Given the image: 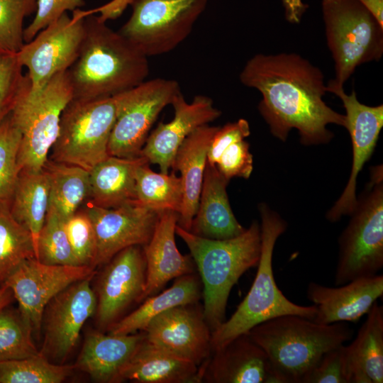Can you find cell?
Listing matches in <instances>:
<instances>
[{"mask_svg": "<svg viewBox=\"0 0 383 383\" xmlns=\"http://www.w3.org/2000/svg\"><path fill=\"white\" fill-rule=\"evenodd\" d=\"M250 134L249 123L244 118L218 127L210 143L207 162L214 165L227 146L235 141L245 140Z\"/></svg>", "mask_w": 383, "mask_h": 383, "instance_id": "cell-44", "label": "cell"}, {"mask_svg": "<svg viewBox=\"0 0 383 383\" xmlns=\"http://www.w3.org/2000/svg\"><path fill=\"white\" fill-rule=\"evenodd\" d=\"M202 375L200 366L151 345L144 338L116 382L193 383L202 382Z\"/></svg>", "mask_w": 383, "mask_h": 383, "instance_id": "cell-25", "label": "cell"}, {"mask_svg": "<svg viewBox=\"0 0 383 383\" xmlns=\"http://www.w3.org/2000/svg\"><path fill=\"white\" fill-rule=\"evenodd\" d=\"M208 0H132V13L118 30L146 57L175 49L191 33Z\"/></svg>", "mask_w": 383, "mask_h": 383, "instance_id": "cell-10", "label": "cell"}, {"mask_svg": "<svg viewBox=\"0 0 383 383\" xmlns=\"http://www.w3.org/2000/svg\"><path fill=\"white\" fill-rule=\"evenodd\" d=\"M174 117L168 123H160L149 133L141 156L149 163L157 165L160 172L169 173L176 152L186 138L196 129L220 117L221 111L209 96L197 95L187 102L179 92L172 99Z\"/></svg>", "mask_w": 383, "mask_h": 383, "instance_id": "cell-19", "label": "cell"}, {"mask_svg": "<svg viewBox=\"0 0 383 383\" xmlns=\"http://www.w3.org/2000/svg\"><path fill=\"white\" fill-rule=\"evenodd\" d=\"M35 258L46 265L80 266L65 228V221L48 210L35 245Z\"/></svg>", "mask_w": 383, "mask_h": 383, "instance_id": "cell-36", "label": "cell"}, {"mask_svg": "<svg viewBox=\"0 0 383 383\" xmlns=\"http://www.w3.org/2000/svg\"><path fill=\"white\" fill-rule=\"evenodd\" d=\"M136 201L157 212L173 211L179 213L183 200L180 177L174 172L165 174L152 171L146 162L135 171Z\"/></svg>", "mask_w": 383, "mask_h": 383, "instance_id": "cell-32", "label": "cell"}, {"mask_svg": "<svg viewBox=\"0 0 383 383\" xmlns=\"http://www.w3.org/2000/svg\"><path fill=\"white\" fill-rule=\"evenodd\" d=\"M201 366L202 382L279 383L266 353L248 333L213 350Z\"/></svg>", "mask_w": 383, "mask_h": 383, "instance_id": "cell-21", "label": "cell"}, {"mask_svg": "<svg viewBox=\"0 0 383 383\" xmlns=\"http://www.w3.org/2000/svg\"><path fill=\"white\" fill-rule=\"evenodd\" d=\"M74 369L38 355L0 362V383H60Z\"/></svg>", "mask_w": 383, "mask_h": 383, "instance_id": "cell-34", "label": "cell"}, {"mask_svg": "<svg viewBox=\"0 0 383 383\" xmlns=\"http://www.w3.org/2000/svg\"><path fill=\"white\" fill-rule=\"evenodd\" d=\"M178 213H160L151 239L143 246L146 262V284L143 301L157 293L169 281L195 272L196 265L191 255H184L175 243Z\"/></svg>", "mask_w": 383, "mask_h": 383, "instance_id": "cell-22", "label": "cell"}, {"mask_svg": "<svg viewBox=\"0 0 383 383\" xmlns=\"http://www.w3.org/2000/svg\"><path fill=\"white\" fill-rule=\"evenodd\" d=\"M353 341L345 345L352 383L383 382V307L376 301Z\"/></svg>", "mask_w": 383, "mask_h": 383, "instance_id": "cell-28", "label": "cell"}, {"mask_svg": "<svg viewBox=\"0 0 383 383\" xmlns=\"http://www.w3.org/2000/svg\"><path fill=\"white\" fill-rule=\"evenodd\" d=\"M67 72L73 99H94L144 82L149 65L148 57L90 10L79 56Z\"/></svg>", "mask_w": 383, "mask_h": 383, "instance_id": "cell-2", "label": "cell"}, {"mask_svg": "<svg viewBox=\"0 0 383 383\" xmlns=\"http://www.w3.org/2000/svg\"><path fill=\"white\" fill-rule=\"evenodd\" d=\"M36 6L37 0H0V52L17 54L21 50L23 20Z\"/></svg>", "mask_w": 383, "mask_h": 383, "instance_id": "cell-38", "label": "cell"}, {"mask_svg": "<svg viewBox=\"0 0 383 383\" xmlns=\"http://www.w3.org/2000/svg\"><path fill=\"white\" fill-rule=\"evenodd\" d=\"M91 278L75 282L56 294L43 311L40 355L50 362L64 364L74 348L86 321L96 310Z\"/></svg>", "mask_w": 383, "mask_h": 383, "instance_id": "cell-13", "label": "cell"}, {"mask_svg": "<svg viewBox=\"0 0 383 383\" xmlns=\"http://www.w3.org/2000/svg\"><path fill=\"white\" fill-rule=\"evenodd\" d=\"M326 42L334 81L343 86L360 65L383 55V26L357 0H322Z\"/></svg>", "mask_w": 383, "mask_h": 383, "instance_id": "cell-8", "label": "cell"}, {"mask_svg": "<svg viewBox=\"0 0 383 383\" xmlns=\"http://www.w3.org/2000/svg\"><path fill=\"white\" fill-rule=\"evenodd\" d=\"M239 78L260 92L259 111L271 133L282 141L295 128L303 145L327 143L333 137L328 125L345 126V115L323 99L327 92L323 72L298 54H257L247 62Z\"/></svg>", "mask_w": 383, "mask_h": 383, "instance_id": "cell-1", "label": "cell"}, {"mask_svg": "<svg viewBox=\"0 0 383 383\" xmlns=\"http://www.w3.org/2000/svg\"><path fill=\"white\" fill-rule=\"evenodd\" d=\"M146 162L143 156L126 158L109 155L89 171L88 201L106 209L136 201L135 171Z\"/></svg>", "mask_w": 383, "mask_h": 383, "instance_id": "cell-27", "label": "cell"}, {"mask_svg": "<svg viewBox=\"0 0 383 383\" xmlns=\"http://www.w3.org/2000/svg\"><path fill=\"white\" fill-rule=\"evenodd\" d=\"M144 332L128 335L91 331L85 336L75 363L96 382H116L117 376L144 340Z\"/></svg>", "mask_w": 383, "mask_h": 383, "instance_id": "cell-24", "label": "cell"}, {"mask_svg": "<svg viewBox=\"0 0 383 383\" xmlns=\"http://www.w3.org/2000/svg\"><path fill=\"white\" fill-rule=\"evenodd\" d=\"M286 9L287 19L292 21L299 20L307 7L301 0H283Z\"/></svg>", "mask_w": 383, "mask_h": 383, "instance_id": "cell-46", "label": "cell"}, {"mask_svg": "<svg viewBox=\"0 0 383 383\" xmlns=\"http://www.w3.org/2000/svg\"><path fill=\"white\" fill-rule=\"evenodd\" d=\"M16 54L0 52V123L11 111L26 74Z\"/></svg>", "mask_w": 383, "mask_h": 383, "instance_id": "cell-41", "label": "cell"}, {"mask_svg": "<svg viewBox=\"0 0 383 383\" xmlns=\"http://www.w3.org/2000/svg\"><path fill=\"white\" fill-rule=\"evenodd\" d=\"M382 295L383 275L378 274L335 287L311 282L306 289V296L316 309L313 321L321 324L356 322Z\"/></svg>", "mask_w": 383, "mask_h": 383, "instance_id": "cell-20", "label": "cell"}, {"mask_svg": "<svg viewBox=\"0 0 383 383\" xmlns=\"http://www.w3.org/2000/svg\"><path fill=\"white\" fill-rule=\"evenodd\" d=\"M115 120L113 96L72 98L62 113L50 160L90 171L109 156L108 146Z\"/></svg>", "mask_w": 383, "mask_h": 383, "instance_id": "cell-9", "label": "cell"}, {"mask_svg": "<svg viewBox=\"0 0 383 383\" xmlns=\"http://www.w3.org/2000/svg\"><path fill=\"white\" fill-rule=\"evenodd\" d=\"M94 274L95 269L89 266L46 265L33 257L25 260L4 286L11 289L23 318L39 338L48 303L71 284Z\"/></svg>", "mask_w": 383, "mask_h": 383, "instance_id": "cell-14", "label": "cell"}, {"mask_svg": "<svg viewBox=\"0 0 383 383\" xmlns=\"http://www.w3.org/2000/svg\"><path fill=\"white\" fill-rule=\"evenodd\" d=\"M366 7L383 26V0H357Z\"/></svg>", "mask_w": 383, "mask_h": 383, "instance_id": "cell-47", "label": "cell"}, {"mask_svg": "<svg viewBox=\"0 0 383 383\" xmlns=\"http://www.w3.org/2000/svg\"><path fill=\"white\" fill-rule=\"evenodd\" d=\"M202 296V284L195 272L175 279L167 289L147 297L133 312L110 326L111 335H128L143 331L149 322L162 312L179 305L199 302Z\"/></svg>", "mask_w": 383, "mask_h": 383, "instance_id": "cell-29", "label": "cell"}, {"mask_svg": "<svg viewBox=\"0 0 383 383\" xmlns=\"http://www.w3.org/2000/svg\"><path fill=\"white\" fill-rule=\"evenodd\" d=\"M261 251L252 284L233 314L211 333L212 352L254 326L277 316L294 314L313 320V305L301 306L288 299L278 288L273 272L275 243L287 229L286 222L265 204L259 205Z\"/></svg>", "mask_w": 383, "mask_h": 383, "instance_id": "cell-5", "label": "cell"}, {"mask_svg": "<svg viewBox=\"0 0 383 383\" xmlns=\"http://www.w3.org/2000/svg\"><path fill=\"white\" fill-rule=\"evenodd\" d=\"M214 165L228 181L233 177L248 179L253 170L249 143L245 140L231 143L223 150Z\"/></svg>", "mask_w": 383, "mask_h": 383, "instance_id": "cell-42", "label": "cell"}, {"mask_svg": "<svg viewBox=\"0 0 383 383\" xmlns=\"http://www.w3.org/2000/svg\"><path fill=\"white\" fill-rule=\"evenodd\" d=\"M143 331L145 340L151 345L197 366L212 353L211 331L198 302L162 312Z\"/></svg>", "mask_w": 383, "mask_h": 383, "instance_id": "cell-18", "label": "cell"}, {"mask_svg": "<svg viewBox=\"0 0 383 383\" xmlns=\"http://www.w3.org/2000/svg\"><path fill=\"white\" fill-rule=\"evenodd\" d=\"M228 182L215 165L206 162L198 208L189 231L209 239L224 240L246 230L231 209L226 192Z\"/></svg>", "mask_w": 383, "mask_h": 383, "instance_id": "cell-23", "label": "cell"}, {"mask_svg": "<svg viewBox=\"0 0 383 383\" xmlns=\"http://www.w3.org/2000/svg\"><path fill=\"white\" fill-rule=\"evenodd\" d=\"M33 332L18 309H0V362L38 355Z\"/></svg>", "mask_w": 383, "mask_h": 383, "instance_id": "cell-35", "label": "cell"}, {"mask_svg": "<svg viewBox=\"0 0 383 383\" xmlns=\"http://www.w3.org/2000/svg\"><path fill=\"white\" fill-rule=\"evenodd\" d=\"M84 5V0H37L35 17L24 29L25 43L32 40L41 30L57 21L67 11H73Z\"/></svg>", "mask_w": 383, "mask_h": 383, "instance_id": "cell-43", "label": "cell"}, {"mask_svg": "<svg viewBox=\"0 0 383 383\" xmlns=\"http://www.w3.org/2000/svg\"><path fill=\"white\" fill-rule=\"evenodd\" d=\"M326 91L336 95L345 110V128L349 132L353 149V160L348 183L340 196L326 213L330 222H336L343 216L350 215L357 203V177L370 160L383 127V105L370 106L360 103L355 91L347 94L343 86L334 79L326 85Z\"/></svg>", "mask_w": 383, "mask_h": 383, "instance_id": "cell-15", "label": "cell"}, {"mask_svg": "<svg viewBox=\"0 0 383 383\" xmlns=\"http://www.w3.org/2000/svg\"><path fill=\"white\" fill-rule=\"evenodd\" d=\"M132 0H111V1L91 9L92 13H99L101 21L106 22L108 20H114L119 17Z\"/></svg>", "mask_w": 383, "mask_h": 383, "instance_id": "cell-45", "label": "cell"}, {"mask_svg": "<svg viewBox=\"0 0 383 383\" xmlns=\"http://www.w3.org/2000/svg\"><path fill=\"white\" fill-rule=\"evenodd\" d=\"M90 10L67 13L41 30L16 54L28 69L33 90L41 88L55 74L67 70L77 59L85 33V17Z\"/></svg>", "mask_w": 383, "mask_h": 383, "instance_id": "cell-12", "label": "cell"}, {"mask_svg": "<svg viewBox=\"0 0 383 383\" xmlns=\"http://www.w3.org/2000/svg\"><path fill=\"white\" fill-rule=\"evenodd\" d=\"M350 220L338 239L335 286L377 274L383 267V170H370V182L357 198Z\"/></svg>", "mask_w": 383, "mask_h": 383, "instance_id": "cell-7", "label": "cell"}, {"mask_svg": "<svg viewBox=\"0 0 383 383\" xmlns=\"http://www.w3.org/2000/svg\"><path fill=\"white\" fill-rule=\"evenodd\" d=\"M179 92L177 81L155 78L113 96L116 120L109 142V155L126 158L141 156L151 127Z\"/></svg>", "mask_w": 383, "mask_h": 383, "instance_id": "cell-11", "label": "cell"}, {"mask_svg": "<svg viewBox=\"0 0 383 383\" xmlns=\"http://www.w3.org/2000/svg\"><path fill=\"white\" fill-rule=\"evenodd\" d=\"M73 98L67 70L33 90L26 74L24 84L10 112L21 134L18 162L20 170L43 168L58 135L62 113Z\"/></svg>", "mask_w": 383, "mask_h": 383, "instance_id": "cell-6", "label": "cell"}, {"mask_svg": "<svg viewBox=\"0 0 383 383\" xmlns=\"http://www.w3.org/2000/svg\"><path fill=\"white\" fill-rule=\"evenodd\" d=\"M33 257L32 235L13 218L9 203L0 204V288L25 260Z\"/></svg>", "mask_w": 383, "mask_h": 383, "instance_id": "cell-33", "label": "cell"}, {"mask_svg": "<svg viewBox=\"0 0 383 383\" xmlns=\"http://www.w3.org/2000/svg\"><path fill=\"white\" fill-rule=\"evenodd\" d=\"M302 383H352L345 345L325 353Z\"/></svg>", "mask_w": 383, "mask_h": 383, "instance_id": "cell-40", "label": "cell"}, {"mask_svg": "<svg viewBox=\"0 0 383 383\" xmlns=\"http://www.w3.org/2000/svg\"><path fill=\"white\" fill-rule=\"evenodd\" d=\"M65 228L79 265L94 268L96 240L92 223L86 212L77 211L65 222Z\"/></svg>", "mask_w": 383, "mask_h": 383, "instance_id": "cell-39", "label": "cell"}, {"mask_svg": "<svg viewBox=\"0 0 383 383\" xmlns=\"http://www.w3.org/2000/svg\"><path fill=\"white\" fill-rule=\"evenodd\" d=\"M247 333L266 353L279 383H302L321 357L351 340L354 331L346 322L321 324L287 314Z\"/></svg>", "mask_w": 383, "mask_h": 383, "instance_id": "cell-3", "label": "cell"}, {"mask_svg": "<svg viewBox=\"0 0 383 383\" xmlns=\"http://www.w3.org/2000/svg\"><path fill=\"white\" fill-rule=\"evenodd\" d=\"M175 233L187 245L202 284L203 313L211 333L225 321L230 292L240 277L257 265L260 226L254 221L240 235L214 240L193 234L177 224Z\"/></svg>", "mask_w": 383, "mask_h": 383, "instance_id": "cell-4", "label": "cell"}, {"mask_svg": "<svg viewBox=\"0 0 383 383\" xmlns=\"http://www.w3.org/2000/svg\"><path fill=\"white\" fill-rule=\"evenodd\" d=\"M43 167L50 177L48 209L65 222L89 199V171L50 159Z\"/></svg>", "mask_w": 383, "mask_h": 383, "instance_id": "cell-31", "label": "cell"}, {"mask_svg": "<svg viewBox=\"0 0 383 383\" xmlns=\"http://www.w3.org/2000/svg\"><path fill=\"white\" fill-rule=\"evenodd\" d=\"M21 134L10 113L0 123V204L9 203L20 174Z\"/></svg>", "mask_w": 383, "mask_h": 383, "instance_id": "cell-37", "label": "cell"}, {"mask_svg": "<svg viewBox=\"0 0 383 383\" xmlns=\"http://www.w3.org/2000/svg\"><path fill=\"white\" fill-rule=\"evenodd\" d=\"M14 299L13 294L9 287L3 286L0 288V309L10 305Z\"/></svg>", "mask_w": 383, "mask_h": 383, "instance_id": "cell-48", "label": "cell"}, {"mask_svg": "<svg viewBox=\"0 0 383 383\" xmlns=\"http://www.w3.org/2000/svg\"><path fill=\"white\" fill-rule=\"evenodd\" d=\"M50 177L43 167L20 172L9 202L13 218L32 235L35 250L49 207Z\"/></svg>", "mask_w": 383, "mask_h": 383, "instance_id": "cell-30", "label": "cell"}, {"mask_svg": "<svg viewBox=\"0 0 383 383\" xmlns=\"http://www.w3.org/2000/svg\"><path fill=\"white\" fill-rule=\"evenodd\" d=\"M96 286V316L108 328L133 303L143 301L146 262L143 246L126 248L104 265Z\"/></svg>", "mask_w": 383, "mask_h": 383, "instance_id": "cell-17", "label": "cell"}, {"mask_svg": "<svg viewBox=\"0 0 383 383\" xmlns=\"http://www.w3.org/2000/svg\"><path fill=\"white\" fill-rule=\"evenodd\" d=\"M218 127L204 125L189 135L178 148L172 165L173 171L181 174L183 188L177 225L187 231H189L198 208L207 153Z\"/></svg>", "mask_w": 383, "mask_h": 383, "instance_id": "cell-26", "label": "cell"}, {"mask_svg": "<svg viewBox=\"0 0 383 383\" xmlns=\"http://www.w3.org/2000/svg\"><path fill=\"white\" fill-rule=\"evenodd\" d=\"M83 210L92 223L96 236L94 268L104 265L126 248L148 243L160 215L137 201L111 209L99 207L87 201Z\"/></svg>", "mask_w": 383, "mask_h": 383, "instance_id": "cell-16", "label": "cell"}]
</instances>
